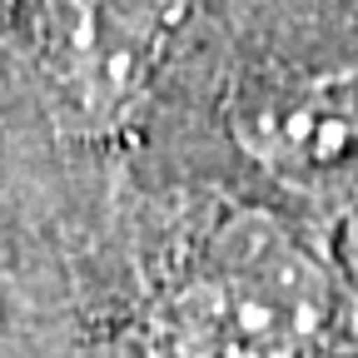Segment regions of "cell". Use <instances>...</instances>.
Masks as SVG:
<instances>
[{
    "label": "cell",
    "instance_id": "obj_1",
    "mask_svg": "<svg viewBox=\"0 0 358 358\" xmlns=\"http://www.w3.org/2000/svg\"><path fill=\"white\" fill-rule=\"evenodd\" d=\"M169 319L189 358H319L338 329V289L279 219L239 209L209 229Z\"/></svg>",
    "mask_w": 358,
    "mask_h": 358
},
{
    "label": "cell",
    "instance_id": "obj_2",
    "mask_svg": "<svg viewBox=\"0 0 358 358\" xmlns=\"http://www.w3.org/2000/svg\"><path fill=\"white\" fill-rule=\"evenodd\" d=\"M234 134L249 159L294 194H358V70L274 90L234 120Z\"/></svg>",
    "mask_w": 358,
    "mask_h": 358
},
{
    "label": "cell",
    "instance_id": "obj_3",
    "mask_svg": "<svg viewBox=\"0 0 358 358\" xmlns=\"http://www.w3.org/2000/svg\"><path fill=\"white\" fill-rule=\"evenodd\" d=\"M189 0H75L70 70L90 115H115L145 90Z\"/></svg>",
    "mask_w": 358,
    "mask_h": 358
}]
</instances>
